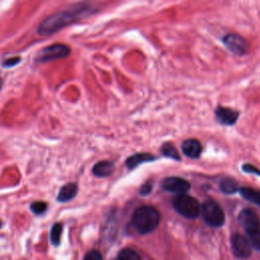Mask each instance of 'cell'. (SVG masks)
Listing matches in <instances>:
<instances>
[{
	"instance_id": "cell-20",
	"label": "cell",
	"mask_w": 260,
	"mask_h": 260,
	"mask_svg": "<svg viewBox=\"0 0 260 260\" xmlns=\"http://www.w3.org/2000/svg\"><path fill=\"white\" fill-rule=\"evenodd\" d=\"M48 208V205L44 201H35L30 204V210L36 214V215H41L46 212Z\"/></svg>"
},
{
	"instance_id": "cell-26",
	"label": "cell",
	"mask_w": 260,
	"mask_h": 260,
	"mask_svg": "<svg viewBox=\"0 0 260 260\" xmlns=\"http://www.w3.org/2000/svg\"><path fill=\"white\" fill-rule=\"evenodd\" d=\"M2 83H3V81H2V78L0 77V89H1V87H2Z\"/></svg>"
},
{
	"instance_id": "cell-23",
	"label": "cell",
	"mask_w": 260,
	"mask_h": 260,
	"mask_svg": "<svg viewBox=\"0 0 260 260\" xmlns=\"http://www.w3.org/2000/svg\"><path fill=\"white\" fill-rule=\"evenodd\" d=\"M151 191H152V182L147 181V182H145V183L140 187L139 194L142 195V196H146V195H148Z\"/></svg>"
},
{
	"instance_id": "cell-27",
	"label": "cell",
	"mask_w": 260,
	"mask_h": 260,
	"mask_svg": "<svg viewBox=\"0 0 260 260\" xmlns=\"http://www.w3.org/2000/svg\"><path fill=\"white\" fill-rule=\"evenodd\" d=\"M1 225H2V222H1V220H0V228H1Z\"/></svg>"
},
{
	"instance_id": "cell-4",
	"label": "cell",
	"mask_w": 260,
	"mask_h": 260,
	"mask_svg": "<svg viewBox=\"0 0 260 260\" xmlns=\"http://www.w3.org/2000/svg\"><path fill=\"white\" fill-rule=\"evenodd\" d=\"M173 206L178 213L187 218H195L200 212V205L198 201L187 194L177 195L173 199Z\"/></svg>"
},
{
	"instance_id": "cell-1",
	"label": "cell",
	"mask_w": 260,
	"mask_h": 260,
	"mask_svg": "<svg viewBox=\"0 0 260 260\" xmlns=\"http://www.w3.org/2000/svg\"><path fill=\"white\" fill-rule=\"evenodd\" d=\"M90 11V7L83 4L78 3L74 4L69 8L60 10L49 17H47L38 27V34L41 36H50L63 27L73 23L85 15H87Z\"/></svg>"
},
{
	"instance_id": "cell-12",
	"label": "cell",
	"mask_w": 260,
	"mask_h": 260,
	"mask_svg": "<svg viewBox=\"0 0 260 260\" xmlns=\"http://www.w3.org/2000/svg\"><path fill=\"white\" fill-rule=\"evenodd\" d=\"M154 159H156V157L153 156L151 153H135L125 160V165L129 170H132L143 162L152 161Z\"/></svg>"
},
{
	"instance_id": "cell-8",
	"label": "cell",
	"mask_w": 260,
	"mask_h": 260,
	"mask_svg": "<svg viewBox=\"0 0 260 260\" xmlns=\"http://www.w3.org/2000/svg\"><path fill=\"white\" fill-rule=\"evenodd\" d=\"M224 46L236 55H244L248 52L249 46L246 40L237 34H228L222 38Z\"/></svg>"
},
{
	"instance_id": "cell-6",
	"label": "cell",
	"mask_w": 260,
	"mask_h": 260,
	"mask_svg": "<svg viewBox=\"0 0 260 260\" xmlns=\"http://www.w3.org/2000/svg\"><path fill=\"white\" fill-rule=\"evenodd\" d=\"M238 220L247 233L248 237L260 231V221L257 214L251 209H243L238 216Z\"/></svg>"
},
{
	"instance_id": "cell-17",
	"label": "cell",
	"mask_w": 260,
	"mask_h": 260,
	"mask_svg": "<svg viewBox=\"0 0 260 260\" xmlns=\"http://www.w3.org/2000/svg\"><path fill=\"white\" fill-rule=\"evenodd\" d=\"M160 152L162 155L169 157V158H172V159H176V160H180L181 159V156L178 152V150L176 149V147L170 143V142H166L161 145L160 147Z\"/></svg>"
},
{
	"instance_id": "cell-19",
	"label": "cell",
	"mask_w": 260,
	"mask_h": 260,
	"mask_svg": "<svg viewBox=\"0 0 260 260\" xmlns=\"http://www.w3.org/2000/svg\"><path fill=\"white\" fill-rule=\"evenodd\" d=\"M117 260H141V258L135 251L126 248L119 252Z\"/></svg>"
},
{
	"instance_id": "cell-2",
	"label": "cell",
	"mask_w": 260,
	"mask_h": 260,
	"mask_svg": "<svg viewBox=\"0 0 260 260\" xmlns=\"http://www.w3.org/2000/svg\"><path fill=\"white\" fill-rule=\"evenodd\" d=\"M131 221L133 228L139 234L145 235L157 228L160 221V214L155 207L143 205L135 209Z\"/></svg>"
},
{
	"instance_id": "cell-5",
	"label": "cell",
	"mask_w": 260,
	"mask_h": 260,
	"mask_svg": "<svg viewBox=\"0 0 260 260\" xmlns=\"http://www.w3.org/2000/svg\"><path fill=\"white\" fill-rule=\"evenodd\" d=\"M70 48L64 44H53L43 48L36 55L35 61L39 63L66 58L70 54Z\"/></svg>"
},
{
	"instance_id": "cell-21",
	"label": "cell",
	"mask_w": 260,
	"mask_h": 260,
	"mask_svg": "<svg viewBox=\"0 0 260 260\" xmlns=\"http://www.w3.org/2000/svg\"><path fill=\"white\" fill-rule=\"evenodd\" d=\"M82 260H103V257L99 251L91 250L84 255Z\"/></svg>"
},
{
	"instance_id": "cell-25",
	"label": "cell",
	"mask_w": 260,
	"mask_h": 260,
	"mask_svg": "<svg viewBox=\"0 0 260 260\" xmlns=\"http://www.w3.org/2000/svg\"><path fill=\"white\" fill-rule=\"evenodd\" d=\"M20 61V57H10L8 59H5L2 61V66L3 67H11L16 65Z\"/></svg>"
},
{
	"instance_id": "cell-9",
	"label": "cell",
	"mask_w": 260,
	"mask_h": 260,
	"mask_svg": "<svg viewBox=\"0 0 260 260\" xmlns=\"http://www.w3.org/2000/svg\"><path fill=\"white\" fill-rule=\"evenodd\" d=\"M232 249L239 258H247L251 254L252 246L247 238L240 234H234L232 237Z\"/></svg>"
},
{
	"instance_id": "cell-24",
	"label": "cell",
	"mask_w": 260,
	"mask_h": 260,
	"mask_svg": "<svg viewBox=\"0 0 260 260\" xmlns=\"http://www.w3.org/2000/svg\"><path fill=\"white\" fill-rule=\"evenodd\" d=\"M242 170L245 173H250V174H254V175H258L260 176V170L257 169L256 167L250 165V164H245L242 166Z\"/></svg>"
},
{
	"instance_id": "cell-7",
	"label": "cell",
	"mask_w": 260,
	"mask_h": 260,
	"mask_svg": "<svg viewBox=\"0 0 260 260\" xmlns=\"http://www.w3.org/2000/svg\"><path fill=\"white\" fill-rule=\"evenodd\" d=\"M161 188L170 193L176 195L187 194L190 190V183L181 177H168L161 182Z\"/></svg>"
},
{
	"instance_id": "cell-13",
	"label": "cell",
	"mask_w": 260,
	"mask_h": 260,
	"mask_svg": "<svg viewBox=\"0 0 260 260\" xmlns=\"http://www.w3.org/2000/svg\"><path fill=\"white\" fill-rule=\"evenodd\" d=\"M77 185L75 183H67L61 187L58 192L57 200L59 202H67L73 199L77 193Z\"/></svg>"
},
{
	"instance_id": "cell-14",
	"label": "cell",
	"mask_w": 260,
	"mask_h": 260,
	"mask_svg": "<svg viewBox=\"0 0 260 260\" xmlns=\"http://www.w3.org/2000/svg\"><path fill=\"white\" fill-rule=\"evenodd\" d=\"M114 171V164L109 160H101L92 167V174L99 178L110 176Z\"/></svg>"
},
{
	"instance_id": "cell-16",
	"label": "cell",
	"mask_w": 260,
	"mask_h": 260,
	"mask_svg": "<svg viewBox=\"0 0 260 260\" xmlns=\"http://www.w3.org/2000/svg\"><path fill=\"white\" fill-rule=\"evenodd\" d=\"M219 188L225 194H234L236 192H239L240 189L237 181L233 178L221 179L219 182Z\"/></svg>"
},
{
	"instance_id": "cell-3",
	"label": "cell",
	"mask_w": 260,
	"mask_h": 260,
	"mask_svg": "<svg viewBox=\"0 0 260 260\" xmlns=\"http://www.w3.org/2000/svg\"><path fill=\"white\" fill-rule=\"evenodd\" d=\"M200 211L204 221L208 225L219 228L224 223V212L216 201L212 199L205 200L200 206Z\"/></svg>"
},
{
	"instance_id": "cell-10",
	"label": "cell",
	"mask_w": 260,
	"mask_h": 260,
	"mask_svg": "<svg viewBox=\"0 0 260 260\" xmlns=\"http://www.w3.org/2000/svg\"><path fill=\"white\" fill-rule=\"evenodd\" d=\"M217 121L222 125H234L239 118V112L225 107H217L214 111Z\"/></svg>"
},
{
	"instance_id": "cell-18",
	"label": "cell",
	"mask_w": 260,
	"mask_h": 260,
	"mask_svg": "<svg viewBox=\"0 0 260 260\" xmlns=\"http://www.w3.org/2000/svg\"><path fill=\"white\" fill-rule=\"evenodd\" d=\"M63 231V225L61 222H56L53 224L51 232H50V241L52 245L59 246L61 241V235Z\"/></svg>"
},
{
	"instance_id": "cell-15",
	"label": "cell",
	"mask_w": 260,
	"mask_h": 260,
	"mask_svg": "<svg viewBox=\"0 0 260 260\" xmlns=\"http://www.w3.org/2000/svg\"><path fill=\"white\" fill-rule=\"evenodd\" d=\"M239 192L243 198H245L249 202L260 206V190L251 187H241L239 189Z\"/></svg>"
},
{
	"instance_id": "cell-11",
	"label": "cell",
	"mask_w": 260,
	"mask_h": 260,
	"mask_svg": "<svg viewBox=\"0 0 260 260\" xmlns=\"http://www.w3.org/2000/svg\"><path fill=\"white\" fill-rule=\"evenodd\" d=\"M182 150L184 154L191 158H198L202 152V145L199 140L195 138L186 139L182 142Z\"/></svg>"
},
{
	"instance_id": "cell-22",
	"label": "cell",
	"mask_w": 260,
	"mask_h": 260,
	"mask_svg": "<svg viewBox=\"0 0 260 260\" xmlns=\"http://www.w3.org/2000/svg\"><path fill=\"white\" fill-rule=\"evenodd\" d=\"M249 242H250L251 246L260 250V231L258 233L250 236L249 237Z\"/></svg>"
}]
</instances>
